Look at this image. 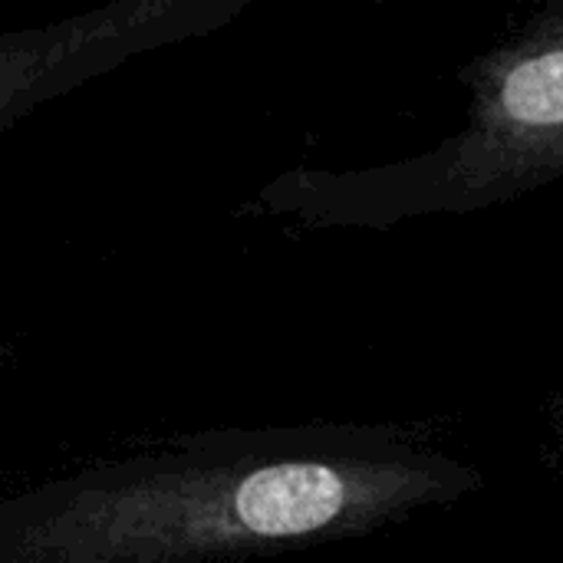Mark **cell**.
I'll use <instances>...</instances> for the list:
<instances>
[{"mask_svg": "<svg viewBox=\"0 0 563 563\" xmlns=\"http://www.w3.org/2000/svg\"><path fill=\"white\" fill-rule=\"evenodd\" d=\"M482 472L393 426L195 435L0 505V563H234L452 505Z\"/></svg>", "mask_w": 563, "mask_h": 563, "instance_id": "1", "label": "cell"}, {"mask_svg": "<svg viewBox=\"0 0 563 563\" xmlns=\"http://www.w3.org/2000/svg\"><path fill=\"white\" fill-rule=\"evenodd\" d=\"M468 112L435 148L356 172H290L264 201L310 224L472 214L563 181V0L465 66Z\"/></svg>", "mask_w": 563, "mask_h": 563, "instance_id": "2", "label": "cell"}, {"mask_svg": "<svg viewBox=\"0 0 563 563\" xmlns=\"http://www.w3.org/2000/svg\"><path fill=\"white\" fill-rule=\"evenodd\" d=\"M244 0H115L59 23L0 33V132L132 56L221 30Z\"/></svg>", "mask_w": 563, "mask_h": 563, "instance_id": "3", "label": "cell"}]
</instances>
